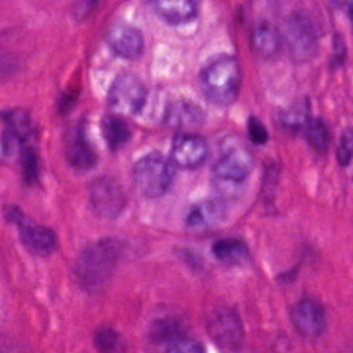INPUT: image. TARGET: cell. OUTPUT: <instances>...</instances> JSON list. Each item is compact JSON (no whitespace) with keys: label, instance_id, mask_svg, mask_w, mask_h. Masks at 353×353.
I'll use <instances>...</instances> for the list:
<instances>
[{"label":"cell","instance_id":"23","mask_svg":"<svg viewBox=\"0 0 353 353\" xmlns=\"http://www.w3.org/2000/svg\"><path fill=\"white\" fill-rule=\"evenodd\" d=\"M95 346L102 353H117L123 347L120 335L112 328H101L95 334Z\"/></svg>","mask_w":353,"mask_h":353},{"label":"cell","instance_id":"24","mask_svg":"<svg viewBox=\"0 0 353 353\" xmlns=\"http://www.w3.org/2000/svg\"><path fill=\"white\" fill-rule=\"evenodd\" d=\"M353 157V130H346L339 139L336 149V159L341 165L349 164Z\"/></svg>","mask_w":353,"mask_h":353},{"label":"cell","instance_id":"21","mask_svg":"<svg viewBox=\"0 0 353 353\" xmlns=\"http://www.w3.org/2000/svg\"><path fill=\"white\" fill-rule=\"evenodd\" d=\"M305 138L313 150L324 153L330 145V128L321 119H310L305 125Z\"/></svg>","mask_w":353,"mask_h":353},{"label":"cell","instance_id":"18","mask_svg":"<svg viewBox=\"0 0 353 353\" xmlns=\"http://www.w3.org/2000/svg\"><path fill=\"white\" fill-rule=\"evenodd\" d=\"M101 131L105 142L110 149H119L125 145L131 137L128 124L119 114L103 116L101 120Z\"/></svg>","mask_w":353,"mask_h":353},{"label":"cell","instance_id":"27","mask_svg":"<svg viewBox=\"0 0 353 353\" xmlns=\"http://www.w3.org/2000/svg\"><path fill=\"white\" fill-rule=\"evenodd\" d=\"M247 130H248V135L250 139L256 143V145H263L268 141V131L265 128V125L261 123V120H258L256 117H250L248 123H247Z\"/></svg>","mask_w":353,"mask_h":353},{"label":"cell","instance_id":"6","mask_svg":"<svg viewBox=\"0 0 353 353\" xmlns=\"http://www.w3.org/2000/svg\"><path fill=\"white\" fill-rule=\"evenodd\" d=\"M252 170V156L240 146L229 148L214 164L212 174L219 183L240 185Z\"/></svg>","mask_w":353,"mask_h":353},{"label":"cell","instance_id":"28","mask_svg":"<svg viewBox=\"0 0 353 353\" xmlns=\"http://www.w3.org/2000/svg\"><path fill=\"white\" fill-rule=\"evenodd\" d=\"M336 8L345 11L349 17V21L353 28V0H330Z\"/></svg>","mask_w":353,"mask_h":353},{"label":"cell","instance_id":"14","mask_svg":"<svg viewBox=\"0 0 353 353\" xmlns=\"http://www.w3.org/2000/svg\"><path fill=\"white\" fill-rule=\"evenodd\" d=\"M251 50L262 59L274 58L281 50V33L268 22L256 23L250 36Z\"/></svg>","mask_w":353,"mask_h":353},{"label":"cell","instance_id":"17","mask_svg":"<svg viewBox=\"0 0 353 353\" xmlns=\"http://www.w3.org/2000/svg\"><path fill=\"white\" fill-rule=\"evenodd\" d=\"M157 14L170 23H183L197 14L196 0H152Z\"/></svg>","mask_w":353,"mask_h":353},{"label":"cell","instance_id":"9","mask_svg":"<svg viewBox=\"0 0 353 353\" xmlns=\"http://www.w3.org/2000/svg\"><path fill=\"white\" fill-rule=\"evenodd\" d=\"M208 154V146L201 137L193 134H179L175 137L171 149V160L182 168H196L201 165Z\"/></svg>","mask_w":353,"mask_h":353},{"label":"cell","instance_id":"2","mask_svg":"<svg viewBox=\"0 0 353 353\" xmlns=\"http://www.w3.org/2000/svg\"><path fill=\"white\" fill-rule=\"evenodd\" d=\"M241 70L239 62L229 55L211 61L200 74V84L207 99L218 106L230 105L239 94Z\"/></svg>","mask_w":353,"mask_h":353},{"label":"cell","instance_id":"16","mask_svg":"<svg viewBox=\"0 0 353 353\" xmlns=\"http://www.w3.org/2000/svg\"><path fill=\"white\" fill-rule=\"evenodd\" d=\"M204 120V112L193 102L178 101L168 106L165 123L174 128H189L200 125Z\"/></svg>","mask_w":353,"mask_h":353},{"label":"cell","instance_id":"12","mask_svg":"<svg viewBox=\"0 0 353 353\" xmlns=\"http://www.w3.org/2000/svg\"><path fill=\"white\" fill-rule=\"evenodd\" d=\"M14 219L19 226L21 241L30 252L37 255H48L54 251L57 245V237L51 229L21 221L19 216H15Z\"/></svg>","mask_w":353,"mask_h":353},{"label":"cell","instance_id":"3","mask_svg":"<svg viewBox=\"0 0 353 353\" xmlns=\"http://www.w3.org/2000/svg\"><path fill=\"white\" fill-rule=\"evenodd\" d=\"M174 179L172 164L160 153H150L139 159L134 167V182L148 197L164 194Z\"/></svg>","mask_w":353,"mask_h":353},{"label":"cell","instance_id":"19","mask_svg":"<svg viewBox=\"0 0 353 353\" xmlns=\"http://www.w3.org/2000/svg\"><path fill=\"white\" fill-rule=\"evenodd\" d=\"M212 254L225 265H239L247 258L248 250L239 239H222L212 245Z\"/></svg>","mask_w":353,"mask_h":353},{"label":"cell","instance_id":"4","mask_svg":"<svg viewBox=\"0 0 353 353\" xmlns=\"http://www.w3.org/2000/svg\"><path fill=\"white\" fill-rule=\"evenodd\" d=\"M281 40L296 62L310 61L317 51L316 29L312 21L302 14H294L285 21Z\"/></svg>","mask_w":353,"mask_h":353},{"label":"cell","instance_id":"5","mask_svg":"<svg viewBox=\"0 0 353 353\" xmlns=\"http://www.w3.org/2000/svg\"><path fill=\"white\" fill-rule=\"evenodd\" d=\"M145 101V85L135 76L128 73L116 77L108 95L109 108L119 116L137 114L143 108Z\"/></svg>","mask_w":353,"mask_h":353},{"label":"cell","instance_id":"7","mask_svg":"<svg viewBox=\"0 0 353 353\" xmlns=\"http://www.w3.org/2000/svg\"><path fill=\"white\" fill-rule=\"evenodd\" d=\"M94 211L103 218H116L125 205V196L120 185L108 176L98 178L90 189Z\"/></svg>","mask_w":353,"mask_h":353},{"label":"cell","instance_id":"13","mask_svg":"<svg viewBox=\"0 0 353 353\" xmlns=\"http://www.w3.org/2000/svg\"><path fill=\"white\" fill-rule=\"evenodd\" d=\"M225 214L226 207L221 200H203L189 208L185 222L193 229H207L218 225L225 218Z\"/></svg>","mask_w":353,"mask_h":353},{"label":"cell","instance_id":"22","mask_svg":"<svg viewBox=\"0 0 353 353\" xmlns=\"http://www.w3.org/2000/svg\"><path fill=\"white\" fill-rule=\"evenodd\" d=\"M3 120L7 124V130L17 134L22 139L30 132V119L29 114L21 109H11L3 113Z\"/></svg>","mask_w":353,"mask_h":353},{"label":"cell","instance_id":"8","mask_svg":"<svg viewBox=\"0 0 353 353\" xmlns=\"http://www.w3.org/2000/svg\"><path fill=\"white\" fill-rule=\"evenodd\" d=\"M291 321L295 330L305 338H316L325 330L327 317L323 306L310 298H305L291 309Z\"/></svg>","mask_w":353,"mask_h":353},{"label":"cell","instance_id":"15","mask_svg":"<svg viewBox=\"0 0 353 353\" xmlns=\"http://www.w3.org/2000/svg\"><path fill=\"white\" fill-rule=\"evenodd\" d=\"M210 332L218 343L233 345L241 339L243 328L239 317L232 310H219L210 321Z\"/></svg>","mask_w":353,"mask_h":353},{"label":"cell","instance_id":"26","mask_svg":"<svg viewBox=\"0 0 353 353\" xmlns=\"http://www.w3.org/2000/svg\"><path fill=\"white\" fill-rule=\"evenodd\" d=\"M165 353H204V349L194 339L178 338L171 342Z\"/></svg>","mask_w":353,"mask_h":353},{"label":"cell","instance_id":"11","mask_svg":"<svg viewBox=\"0 0 353 353\" xmlns=\"http://www.w3.org/2000/svg\"><path fill=\"white\" fill-rule=\"evenodd\" d=\"M65 154L69 164L77 171H88L97 161L95 152L80 127L69 130L65 138Z\"/></svg>","mask_w":353,"mask_h":353},{"label":"cell","instance_id":"1","mask_svg":"<svg viewBox=\"0 0 353 353\" xmlns=\"http://www.w3.org/2000/svg\"><path fill=\"white\" fill-rule=\"evenodd\" d=\"M120 256L116 240L103 239L87 245L76 262V276L81 287L90 291L103 288L110 280Z\"/></svg>","mask_w":353,"mask_h":353},{"label":"cell","instance_id":"20","mask_svg":"<svg viewBox=\"0 0 353 353\" xmlns=\"http://www.w3.org/2000/svg\"><path fill=\"white\" fill-rule=\"evenodd\" d=\"M309 103L306 99L296 101L280 113V123L285 130L298 131L309 121Z\"/></svg>","mask_w":353,"mask_h":353},{"label":"cell","instance_id":"10","mask_svg":"<svg viewBox=\"0 0 353 353\" xmlns=\"http://www.w3.org/2000/svg\"><path fill=\"white\" fill-rule=\"evenodd\" d=\"M106 43L119 57L135 59L142 54L143 37L139 30L128 25H114L106 33Z\"/></svg>","mask_w":353,"mask_h":353},{"label":"cell","instance_id":"25","mask_svg":"<svg viewBox=\"0 0 353 353\" xmlns=\"http://www.w3.org/2000/svg\"><path fill=\"white\" fill-rule=\"evenodd\" d=\"M22 175L26 183H33L39 175V163L37 157L32 150H25L22 153Z\"/></svg>","mask_w":353,"mask_h":353}]
</instances>
